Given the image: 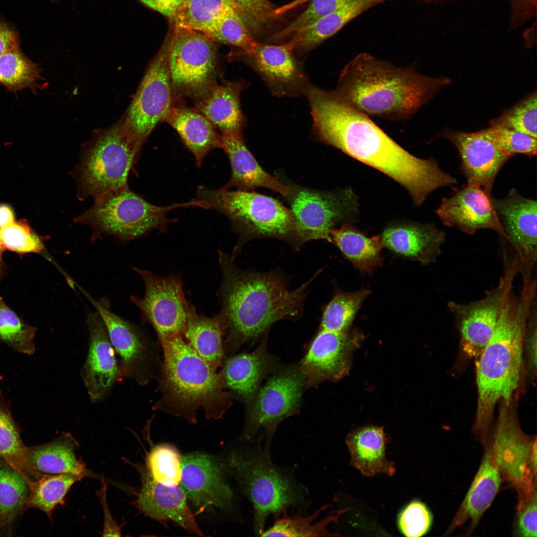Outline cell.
Listing matches in <instances>:
<instances>
[{
	"label": "cell",
	"instance_id": "cell-45",
	"mask_svg": "<svg viewBox=\"0 0 537 537\" xmlns=\"http://www.w3.org/2000/svg\"><path fill=\"white\" fill-rule=\"evenodd\" d=\"M35 328L24 324L0 296V340L15 351L32 355Z\"/></svg>",
	"mask_w": 537,
	"mask_h": 537
},
{
	"label": "cell",
	"instance_id": "cell-52",
	"mask_svg": "<svg viewBox=\"0 0 537 537\" xmlns=\"http://www.w3.org/2000/svg\"><path fill=\"white\" fill-rule=\"evenodd\" d=\"M231 1L250 32L253 33L268 25L277 16L268 0Z\"/></svg>",
	"mask_w": 537,
	"mask_h": 537
},
{
	"label": "cell",
	"instance_id": "cell-51",
	"mask_svg": "<svg viewBox=\"0 0 537 537\" xmlns=\"http://www.w3.org/2000/svg\"><path fill=\"white\" fill-rule=\"evenodd\" d=\"M490 128L498 144L510 158L517 154L529 157L537 155V138L498 125H491Z\"/></svg>",
	"mask_w": 537,
	"mask_h": 537
},
{
	"label": "cell",
	"instance_id": "cell-9",
	"mask_svg": "<svg viewBox=\"0 0 537 537\" xmlns=\"http://www.w3.org/2000/svg\"><path fill=\"white\" fill-rule=\"evenodd\" d=\"M141 145L123 121L98 135L77 167L79 194L95 199L127 186Z\"/></svg>",
	"mask_w": 537,
	"mask_h": 537
},
{
	"label": "cell",
	"instance_id": "cell-36",
	"mask_svg": "<svg viewBox=\"0 0 537 537\" xmlns=\"http://www.w3.org/2000/svg\"><path fill=\"white\" fill-rule=\"evenodd\" d=\"M224 331L219 314L214 317L199 315L195 307L188 303L184 336L196 353L216 368L223 358Z\"/></svg>",
	"mask_w": 537,
	"mask_h": 537
},
{
	"label": "cell",
	"instance_id": "cell-3",
	"mask_svg": "<svg viewBox=\"0 0 537 537\" xmlns=\"http://www.w3.org/2000/svg\"><path fill=\"white\" fill-rule=\"evenodd\" d=\"M537 297V281L523 280L519 294L506 295L495 329L476 358L477 405L473 430L482 444L489 438L495 406L514 398L524 374V338L532 303Z\"/></svg>",
	"mask_w": 537,
	"mask_h": 537
},
{
	"label": "cell",
	"instance_id": "cell-61",
	"mask_svg": "<svg viewBox=\"0 0 537 537\" xmlns=\"http://www.w3.org/2000/svg\"><path fill=\"white\" fill-rule=\"evenodd\" d=\"M1 271H2V267H1V261H0V275L1 274Z\"/></svg>",
	"mask_w": 537,
	"mask_h": 537
},
{
	"label": "cell",
	"instance_id": "cell-11",
	"mask_svg": "<svg viewBox=\"0 0 537 537\" xmlns=\"http://www.w3.org/2000/svg\"><path fill=\"white\" fill-rule=\"evenodd\" d=\"M514 399L500 402L493 435L489 438L493 459L502 479L526 494L537 488V438L520 425Z\"/></svg>",
	"mask_w": 537,
	"mask_h": 537
},
{
	"label": "cell",
	"instance_id": "cell-16",
	"mask_svg": "<svg viewBox=\"0 0 537 537\" xmlns=\"http://www.w3.org/2000/svg\"><path fill=\"white\" fill-rule=\"evenodd\" d=\"M133 269L141 276L145 286L143 297H130L132 303L140 310L143 322L154 328L158 338L174 334L184 336L188 302L179 276L161 277L147 270Z\"/></svg>",
	"mask_w": 537,
	"mask_h": 537
},
{
	"label": "cell",
	"instance_id": "cell-14",
	"mask_svg": "<svg viewBox=\"0 0 537 537\" xmlns=\"http://www.w3.org/2000/svg\"><path fill=\"white\" fill-rule=\"evenodd\" d=\"M305 387L298 366L276 369L248 402L245 437L252 439L261 428L273 432L281 421L298 410Z\"/></svg>",
	"mask_w": 537,
	"mask_h": 537
},
{
	"label": "cell",
	"instance_id": "cell-24",
	"mask_svg": "<svg viewBox=\"0 0 537 537\" xmlns=\"http://www.w3.org/2000/svg\"><path fill=\"white\" fill-rule=\"evenodd\" d=\"M90 299L120 357L122 379L128 378L140 384H145L148 380L149 354L143 335L135 325L111 311L104 300Z\"/></svg>",
	"mask_w": 537,
	"mask_h": 537
},
{
	"label": "cell",
	"instance_id": "cell-49",
	"mask_svg": "<svg viewBox=\"0 0 537 537\" xmlns=\"http://www.w3.org/2000/svg\"><path fill=\"white\" fill-rule=\"evenodd\" d=\"M351 0H310L307 8L283 29L272 35L270 40L278 41L342 7Z\"/></svg>",
	"mask_w": 537,
	"mask_h": 537
},
{
	"label": "cell",
	"instance_id": "cell-46",
	"mask_svg": "<svg viewBox=\"0 0 537 537\" xmlns=\"http://www.w3.org/2000/svg\"><path fill=\"white\" fill-rule=\"evenodd\" d=\"M181 460L179 454L174 448L161 445L154 447L148 453L146 465L155 480L165 486L173 487L180 482Z\"/></svg>",
	"mask_w": 537,
	"mask_h": 537
},
{
	"label": "cell",
	"instance_id": "cell-50",
	"mask_svg": "<svg viewBox=\"0 0 537 537\" xmlns=\"http://www.w3.org/2000/svg\"><path fill=\"white\" fill-rule=\"evenodd\" d=\"M433 517L429 509L423 502L413 501L401 511L398 517L401 532L408 537H419L429 530Z\"/></svg>",
	"mask_w": 537,
	"mask_h": 537
},
{
	"label": "cell",
	"instance_id": "cell-19",
	"mask_svg": "<svg viewBox=\"0 0 537 537\" xmlns=\"http://www.w3.org/2000/svg\"><path fill=\"white\" fill-rule=\"evenodd\" d=\"M442 136L457 149L468 185L491 193L496 176L510 158L498 144L490 128L475 132L445 130Z\"/></svg>",
	"mask_w": 537,
	"mask_h": 537
},
{
	"label": "cell",
	"instance_id": "cell-47",
	"mask_svg": "<svg viewBox=\"0 0 537 537\" xmlns=\"http://www.w3.org/2000/svg\"><path fill=\"white\" fill-rule=\"evenodd\" d=\"M537 100L535 91L493 120L491 125L506 127L537 138Z\"/></svg>",
	"mask_w": 537,
	"mask_h": 537
},
{
	"label": "cell",
	"instance_id": "cell-8",
	"mask_svg": "<svg viewBox=\"0 0 537 537\" xmlns=\"http://www.w3.org/2000/svg\"><path fill=\"white\" fill-rule=\"evenodd\" d=\"M189 206L202 207V203L195 199L182 203L157 206L134 193L126 186L95 199L94 205L75 220L90 226L94 238L105 234L128 242L155 229L164 230L169 212L179 207Z\"/></svg>",
	"mask_w": 537,
	"mask_h": 537
},
{
	"label": "cell",
	"instance_id": "cell-31",
	"mask_svg": "<svg viewBox=\"0 0 537 537\" xmlns=\"http://www.w3.org/2000/svg\"><path fill=\"white\" fill-rule=\"evenodd\" d=\"M351 455V463L362 474L373 476L395 472L394 463L386 459L387 439L383 428L368 426L351 432L346 440Z\"/></svg>",
	"mask_w": 537,
	"mask_h": 537
},
{
	"label": "cell",
	"instance_id": "cell-26",
	"mask_svg": "<svg viewBox=\"0 0 537 537\" xmlns=\"http://www.w3.org/2000/svg\"><path fill=\"white\" fill-rule=\"evenodd\" d=\"M380 236L383 247L395 254L428 265L441 255L446 234L432 224L393 222Z\"/></svg>",
	"mask_w": 537,
	"mask_h": 537
},
{
	"label": "cell",
	"instance_id": "cell-33",
	"mask_svg": "<svg viewBox=\"0 0 537 537\" xmlns=\"http://www.w3.org/2000/svg\"><path fill=\"white\" fill-rule=\"evenodd\" d=\"M386 0H351L332 13L298 30L287 43L294 53H306L336 34L353 18Z\"/></svg>",
	"mask_w": 537,
	"mask_h": 537
},
{
	"label": "cell",
	"instance_id": "cell-57",
	"mask_svg": "<svg viewBox=\"0 0 537 537\" xmlns=\"http://www.w3.org/2000/svg\"><path fill=\"white\" fill-rule=\"evenodd\" d=\"M17 47L18 41L15 33L7 26L0 24V56Z\"/></svg>",
	"mask_w": 537,
	"mask_h": 537
},
{
	"label": "cell",
	"instance_id": "cell-43",
	"mask_svg": "<svg viewBox=\"0 0 537 537\" xmlns=\"http://www.w3.org/2000/svg\"><path fill=\"white\" fill-rule=\"evenodd\" d=\"M325 509L322 507L312 515L303 517L299 515L280 519L273 526L264 531L262 537H326L335 536L328 531L327 526L336 521L341 513H334L323 519L314 522L320 512Z\"/></svg>",
	"mask_w": 537,
	"mask_h": 537
},
{
	"label": "cell",
	"instance_id": "cell-37",
	"mask_svg": "<svg viewBox=\"0 0 537 537\" xmlns=\"http://www.w3.org/2000/svg\"><path fill=\"white\" fill-rule=\"evenodd\" d=\"M0 457L21 474L28 484L32 481L31 477L37 480L44 475L32 466L28 448L23 444L9 407L0 393Z\"/></svg>",
	"mask_w": 537,
	"mask_h": 537
},
{
	"label": "cell",
	"instance_id": "cell-53",
	"mask_svg": "<svg viewBox=\"0 0 537 537\" xmlns=\"http://www.w3.org/2000/svg\"><path fill=\"white\" fill-rule=\"evenodd\" d=\"M537 489L518 495L515 533L522 537H536Z\"/></svg>",
	"mask_w": 537,
	"mask_h": 537
},
{
	"label": "cell",
	"instance_id": "cell-42",
	"mask_svg": "<svg viewBox=\"0 0 537 537\" xmlns=\"http://www.w3.org/2000/svg\"><path fill=\"white\" fill-rule=\"evenodd\" d=\"M29 492L21 474L9 465L0 468V530L11 523L26 505Z\"/></svg>",
	"mask_w": 537,
	"mask_h": 537
},
{
	"label": "cell",
	"instance_id": "cell-2",
	"mask_svg": "<svg viewBox=\"0 0 537 537\" xmlns=\"http://www.w3.org/2000/svg\"><path fill=\"white\" fill-rule=\"evenodd\" d=\"M219 261L222 278L218 291L221 307L218 314L228 340L237 345L267 334L278 321L300 318L309 286L322 271L290 290L278 271L243 270L231 256L220 251Z\"/></svg>",
	"mask_w": 537,
	"mask_h": 537
},
{
	"label": "cell",
	"instance_id": "cell-32",
	"mask_svg": "<svg viewBox=\"0 0 537 537\" xmlns=\"http://www.w3.org/2000/svg\"><path fill=\"white\" fill-rule=\"evenodd\" d=\"M164 121L178 133L193 155L198 167L211 150L221 148V135L210 121L198 110L173 105Z\"/></svg>",
	"mask_w": 537,
	"mask_h": 537
},
{
	"label": "cell",
	"instance_id": "cell-15",
	"mask_svg": "<svg viewBox=\"0 0 537 537\" xmlns=\"http://www.w3.org/2000/svg\"><path fill=\"white\" fill-rule=\"evenodd\" d=\"M167 43L149 64L124 120L142 145L173 106Z\"/></svg>",
	"mask_w": 537,
	"mask_h": 537
},
{
	"label": "cell",
	"instance_id": "cell-55",
	"mask_svg": "<svg viewBox=\"0 0 537 537\" xmlns=\"http://www.w3.org/2000/svg\"><path fill=\"white\" fill-rule=\"evenodd\" d=\"M511 25L516 28L536 15L537 0H509Z\"/></svg>",
	"mask_w": 537,
	"mask_h": 537
},
{
	"label": "cell",
	"instance_id": "cell-39",
	"mask_svg": "<svg viewBox=\"0 0 537 537\" xmlns=\"http://www.w3.org/2000/svg\"><path fill=\"white\" fill-rule=\"evenodd\" d=\"M83 477L73 474H44L29 484L26 506L39 509L50 518L55 508L63 504L71 486Z\"/></svg>",
	"mask_w": 537,
	"mask_h": 537
},
{
	"label": "cell",
	"instance_id": "cell-44",
	"mask_svg": "<svg viewBox=\"0 0 537 537\" xmlns=\"http://www.w3.org/2000/svg\"><path fill=\"white\" fill-rule=\"evenodd\" d=\"M205 34L213 40L234 46L247 55L254 54L259 44L236 8L223 14Z\"/></svg>",
	"mask_w": 537,
	"mask_h": 537
},
{
	"label": "cell",
	"instance_id": "cell-1",
	"mask_svg": "<svg viewBox=\"0 0 537 537\" xmlns=\"http://www.w3.org/2000/svg\"><path fill=\"white\" fill-rule=\"evenodd\" d=\"M306 97L313 131L319 140L395 180L408 192L416 206H421L435 190L455 183V178L434 159L409 153L335 90L314 87Z\"/></svg>",
	"mask_w": 537,
	"mask_h": 537
},
{
	"label": "cell",
	"instance_id": "cell-60",
	"mask_svg": "<svg viewBox=\"0 0 537 537\" xmlns=\"http://www.w3.org/2000/svg\"><path fill=\"white\" fill-rule=\"evenodd\" d=\"M4 250V249L3 248V246L2 244L1 240L0 239V261H1V256H2V253H3Z\"/></svg>",
	"mask_w": 537,
	"mask_h": 537
},
{
	"label": "cell",
	"instance_id": "cell-29",
	"mask_svg": "<svg viewBox=\"0 0 537 537\" xmlns=\"http://www.w3.org/2000/svg\"><path fill=\"white\" fill-rule=\"evenodd\" d=\"M267 336L254 351L228 360L223 370L225 386L247 403L255 395L264 379L276 369L267 349Z\"/></svg>",
	"mask_w": 537,
	"mask_h": 537
},
{
	"label": "cell",
	"instance_id": "cell-23",
	"mask_svg": "<svg viewBox=\"0 0 537 537\" xmlns=\"http://www.w3.org/2000/svg\"><path fill=\"white\" fill-rule=\"evenodd\" d=\"M87 324L90 343L82 377L91 401L97 403L104 400L113 385L123 379L115 351L97 312L88 315Z\"/></svg>",
	"mask_w": 537,
	"mask_h": 537
},
{
	"label": "cell",
	"instance_id": "cell-56",
	"mask_svg": "<svg viewBox=\"0 0 537 537\" xmlns=\"http://www.w3.org/2000/svg\"><path fill=\"white\" fill-rule=\"evenodd\" d=\"M149 8L171 19L180 5L182 0H139Z\"/></svg>",
	"mask_w": 537,
	"mask_h": 537
},
{
	"label": "cell",
	"instance_id": "cell-59",
	"mask_svg": "<svg viewBox=\"0 0 537 537\" xmlns=\"http://www.w3.org/2000/svg\"><path fill=\"white\" fill-rule=\"evenodd\" d=\"M310 0H294L289 3L285 4L278 8L274 9V13L276 15L279 16L283 14L305 2L310 1Z\"/></svg>",
	"mask_w": 537,
	"mask_h": 537
},
{
	"label": "cell",
	"instance_id": "cell-48",
	"mask_svg": "<svg viewBox=\"0 0 537 537\" xmlns=\"http://www.w3.org/2000/svg\"><path fill=\"white\" fill-rule=\"evenodd\" d=\"M0 239L4 250L19 254L41 252L44 244L25 220L14 221L0 229Z\"/></svg>",
	"mask_w": 537,
	"mask_h": 537
},
{
	"label": "cell",
	"instance_id": "cell-17",
	"mask_svg": "<svg viewBox=\"0 0 537 537\" xmlns=\"http://www.w3.org/2000/svg\"><path fill=\"white\" fill-rule=\"evenodd\" d=\"M362 339L358 331L339 332L319 328L298 366L306 387L345 376L352 352Z\"/></svg>",
	"mask_w": 537,
	"mask_h": 537
},
{
	"label": "cell",
	"instance_id": "cell-18",
	"mask_svg": "<svg viewBox=\"0 0 537 537\" xmlns=\"http://www.w3.org/2000/svg\"><path fill=\"white\" fill-rule=\"evenodd\" d=\"M245 63L277 97L305 95L311 85L303 64L287 42L279 45L259 43L255 53H244Z\"/></svg>",
	"mask_w": 537,
	"mask_h": 537
},
{
	"label": "cell",
	"instance_id": "cell-7",
	"mask_svg": "<svg viewBox=\"0 0 537 537\" xmlns=\"http://www.w3.org/2000/svg\"><path fill=\"white\" fill-rule=\"evenodd\" d=\"M230 464L254 508L255 533L261 536L268 516L288 507L299 509L306 505V491L290 475L271 460L268 447L234 453Z\"/></svg>",
	"mask_w": 537,
	"mask_h": 537
},
{
	"label": "cell",
	"instance_id": "cell-10",
	"mask_svg": "<svg viewBox=\"0 0 537 537\" xmlns=\"http://www.w3.org/2000/svg\"><path fill=\"white\" fill-rule=\"evenodd\" d=\"M287 196L295 220L292 246L297 249L312 240L331 243L330 230L351 223L358 212V197L350 187L324 191L294 186Z\"/></svg>",
	"mask_w": 537,
	"mask_h": 537
},
{
	"label": "cell",
	"instance_id": "cell-41",
	"mask_svg": "<svg viewBox=\"0 0 537 537\" xmlns=\"http://www.w3.org/2000/svg\"><path fill=\"white\" fill-rule=\"evenodd\" d=\"M40 73L38 65L23 55L19 46L0 56V83L10 91L35 90L42 79Z\"/></svg>",
	"mask_w": 537,
	"mask_h": 537
},
{
	"label": "cell",
	"instance_id": "cell-28",
	"mask_svg": "<svg viewBox=\"0 0 537 537\" xmlns=\"http://www.w3.org/2000/svg\"><path fill=\"white\" fill-rule=\"evenodd\" d=\"M484 447L478 470L446 534L468 522V533L472 532L499 491L502 478L493 459L489 444Z\"/></svg>",
	"mask_w": 537,
	"mask_h": 537
},
{
	"label": "cell",
	"instance_id": "cell-40",
	"mask_svg": "<svg viewBox=\"0 0 537 537\" xmlns=\"http://www.w3.org/2000/svg\"><path fill=\"white\" fill-rule=\"evenodd\" d=\"M370 293V290L366 288L352 292L335 290L332 299L323 308L319 328L339 332L349 331L358 309Z\"/></svg>",
	"mask_w": 537,
	"mask_h": 537
},
{
	"label": "cell",
	"instance_id": "cell-35",
	"mask_svg": "<svg viewBox=\"0 0 537 537\" xmlns=\"http://www.w3.org/2000/svg\"><path fill=\"white\" fill-rule=\"evenodd\" d=\"M78 443L70 433L45 444L28 448L35 469L44 474H73L84 476L86 465L76 453Z\"/></svg>",
	"mask_w": 537,
	"mask_h": 537
},
{
	"label": "cell",
	"instance_id": "cell-54",
	"mask_svg": "<svg viewBox=\"0 0 537 537\" xmlns=\"http://www.w3.org/2000/svg\"><path fill=\"white\" fill-rule=\"evenodd\" d=\"M537 297L531 306L524 338L525 354L524 374L534 380L537 375Z\"/></svg>",
	"mask_w": 537,
	"mask_h": 537
},
{
	"label": "cell",
	"instance_id": "cell-34",
	"mask_svg": "<svg viewBox=\"0 0 537 537\" xmlns=\"http://www.w3.org/2000/svg\"><path fill=\"white\" fill-rule=\"evenodd\" d=\"M330 237L331 243L361 273L371 274L382 266L383 246L380 235L368 237L348 222L331 230Z\"/></svg>",
	"mask_w": 537,
	"mask_h": 537
},
{
	"label": "cell",
	"instance_id": "cell-25",
	"mask_svg": "<svg viewBox=\"0 0 537 537\" xmlns=\"http://www.w3.org/2000/svg\"><path fill=\"white\" fill-rule=\"evenodd\" d=\"M142 486L132 504L146 516L161 522H171L189 533L202 537L180 485L165 486L155 480L148 471L141 473Z\"/></svg>",
	"mask_w": 537,
	"mask_h": 537
},
{
	"label": "cell",
	"instance_id": "cell-4",
	"mask_svg": "<svg viewBox=\"0 0 537 537\" xmlns=\"http://www.w3.org/2000/svg\"><path fill=\"white\" fill-rule=\"evenodd\" d=\"M450 82L448 78L422 75L413 67H395L363 53L344 68L335 91L368 116L395 120L410 118Z\"/></svg>",
	"mask_w": 537,
	"mask_h": 537
},
{
	"label": "cell",
	"instance_id": "cell-13",
	"mask_svg": "<svg viewBox=\"0 0 537 537\" xmlns=\"http://www.w3.org/2000/svg\"><path fill=\"white\" fill-rule=\"evenodd\" d=\"M503 272L497 284L482 298L461 303L449 301L447 307L455 319L460 343L465 355L477 358L489 342L498 322L504 300L513 289L521 265L503 251Z\"/></svg>",
	"mask_w": 537,
	"mask_h": 537
},
{
	"label": "cell",
	"instance_id": "cell-30",
	"mask_svg": "<svg viewBox=\"0 0 537 537\" xmlns=\"http://www.w3.org/2000/svg\"><path fill=\"white\" fill-rule=\"evenodd\" d=\"M248 84L243 81L215 84L199 98L197 109L222 134L242 131L246 123L240 104V94Z\"/></svg>",
	"mask_w": 537,
	"mask_h": 537
},
{
	"label": "cell",
	"instance_id": "cell-20",
	"mask_svg": "<svg viewBox=\"0 0 537 537\" xmlns=\"http://www.w3.org/2000/svg\"><path fill=\"white\" fill-rule=\"evenodd\" d=\"M436 213L445 225L467 235L490 229L508 240L491 193L479 187L466 184L456 189L451 196L442 199Z\"/></svg>",
	"mask_w": 537,
	"mask_h": 537
},
{
	"label": "cell",
	"instance_id": "cell-5",
	"mask_svg": "<svg viewBox=\"0 0 537 537\" xmlns=\"http://www.w3.org/2000/svg\"><path fill=\"white\" fill-rule=\"evenodd\" d=\"M181 334L159 338L164 352L160 382L162 396L156 409L181 416L195 423L197 411L210 419L223 417L231 405L222 373L202 358Z\"/></svg>",
	"mask_w": 537,
	"mask_h": 537
},
{
	"label": "cell",
	"instance_id": "cell-22",
	"mask_svg": "<svg viewBox=\"0 0 537 537\" xmlns=\"http://www.w3.org/2000/svg\"><path fill=\"white\" fill-rule=\"evenodd\" d=\"M181 469L180 486L194 505L230 508L233 493L225 480L223 466L214 457L201 453L188 454L181 458Z\"/></svg>",
	"mask_w": 537,
	"mask_h": 537
},
{
	"label": "cell",
	"instance_id": "cell-58",
	"mask_svg": "<svg viewBox=\"0 0 537 537\" xmlns=\"http://www.w3.org/2000/svg\"><path fill=\"white\" fill-rule=\"evenodd\" d=\"M15 221L12 208L6 204H0V229Z\"/></svg>",
	"mask_w": 537,
	"mask_h": 537
},
{
	"label": "cell",
	"instance_id": "cell-12",
	"mask_svg": "<svg viewBox=\"0 0 537 537\" xmlns=\"http://www.w3.org/2000/svg\"><path fill=\"white\" fill-rule=\"evenodd\" d=\"M167 46L173 93L199 98L215 84L216 50L211 38L201 31L175 27Z\"/></svg>",
	"mask_w": 537,
	"mask_h": 537
},
{
	"label": "cell",
	"instance_id": "cell-38",
	"mask_svg": "<svg viewBox=\"0 0 537 537\" xmlns=\"http://www.w3.org/2000/svg\"><path fill=\"white\" fill-rule=\"evenodd\" d=\"M233 8L236 7L231 0H182L170 19L175 27L205 33L219 18Z\"/></svg>",
	"mask_w": 537,
	"mask_h": 537
},
{
	"label": "cell",
	"instance_id": "cell-6",
	"mask_svg": "<svg viewBox=\"0 0 537 537\" xmlns=\"http://www.w3.org/2000/svg\"><path fill=\"white\" fill-rule=\"evenodd\" d=\"M204 208L219 211L231 221L239 235L231 258L238 255L244 243L260 238L287 241L292 245L295 220L291 210L275 198L255 192L198 188L197 198Z\"/></svg>",
	"mask_w": 537,
	"mask_h": 537
},
{
	"label": "cell",
	"instance_id": "cell-27",
	"mask_svg": "<svg viewBox=\"0 0 537 537\" xmlns=\"http://www.w3.org/2000/svg\"><path fill=\"white\" fill-rule=\"evenodd\" d=\"M221 148L227 155L231 167L229 181L222 188L236 187L250 191L265 187L287 196L290 187L266 172L248 148L242 134L238 131L221 135Z\"/></svg>",
	"mask_w": 537,
	"mask_h": 537
},
{
	"label": "cell",
	"instance_id": "cell-21",
	"mask_svg": "<svg viewBox=\"0 0 537 537\" xmlns=\"http://www.w3.org/2000/svg\"><path fill=\"white\" fill-rule=\"evenodd\" d=\"M493 202L508 241L514 247L521 271H533L537 259V203L515 189Z\"/></svg>",
	"mask_w": 537,
	"mask_h": 537
}]
</instances>
